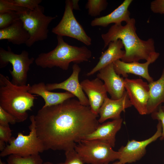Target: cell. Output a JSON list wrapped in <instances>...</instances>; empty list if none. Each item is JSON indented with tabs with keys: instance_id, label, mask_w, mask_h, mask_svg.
Returning <instances> with one entry per match:
<instances>
[{
	"instance_id": "obj_6",
	"label": "cell",
	"mask_w": 164,
	"mask_h": 164,
	"mask_svg": "<svg viewBox=\"0 0 164 164\" xmlns=\"http://www.w3.org/2000/svg\"><path fill=\"white\" fill-rule=\"evenodd\" d=\"M108 144L97 140L84 139L74 149L84 163L109 164L119 159L118 152L114 150Z\"/></svg>"
},
{
	"instance_id": "obj_27",
	"label": "cell",
	"mask_w": 164,
	"mask_h": 164,
	"mask_svg": "<svg viewBox=\"0 0 164 164\" xmlns=\"http://www.w3.org/2000/svg\"><path fill=\"white\" fill-rule=\"evenodd\" d=\"M28 10L29 9L16 5L9 0H0V12L9 11L22 12Z\"/></svg>"
},
{
	"instance_id": "obj_2",
	"label": "cell",
	"mask_w": 164,
	"mask_h": 164,
	"mask_svg": "<svg viewBox=\"0 0 164 164\" xmlns=\"http://www.w3.org/2000/svg\"><path fill=\"white\" fill-rule=\"evenodd\" d=\"M135 24V19L132 18L125 25L121 24L111 26L107 33L101 35L104 43L103 50L110 42L119 39L123 44L125 51L122 61L128 63L148 60L157 53L154 40L152 38L145 40L140 38L136 32Z\"/></svg>"
},
{
	"instance_id": "obj_15",
	"label": "cell",
	"mask_w": 164,
	"mask_h": 164,
	"mask_svg": "<svg viewBox=\"0 0 164 164\" xmlns=\"http://www.w3.org/2000/svg\"><path fill=\"white\" fill-rule=\"evenodd\" d=\"M80 84L84 91L87 96L91 110L98 115L100 109L108 97L104 83L97 77L91 80H84Z\"/></svg>"
},
{
	"instance_id": "obj_3",
	"label": "cell",
	"mask_w": 164,
	"mask_h": 164,
	"mask_svg": "<svg viewBox=\"0 0 164 164\" xmlns=\"http://www.w3.org/2000/svg\"><path fill=\"white\" fill-rule=\"evenodd\" d=\"M31 85L18 86L12 83L7 76L0 73V107L14 116L17 122L28 117L37 95L29 92Z\"/></svg>"
},
{
	"instance_id": "obj_17",
	"label": "cell",
	"mask_w": 164,
	"mask_h": 164,
	"mask_svg": "<svg viewBox=\"0 0 164 164\" xmlns=\"http://www.w3.org/2000/svg\"><path fill=\"white\" fill-rule=\"evenodd\" d=\"M123 122L121 118L100 124L97 128L84 139L99 140L114 147L116 135L120 129Z\"/></svg>"
},
{
	"instance_id": "obj_16",
	"label": "cell",
	"mask_w": 164,
	"mask_h": 164,
	"mask_svg": "<svg viewBox=\"0 0 164 164\" xmlns=\"http://www.w3.org/2000/svg\"><path fill=\"white\" fill-rule=\"evenodd\" d=\"M132 106L126 91L122 97L118 99L113 100L108 97L99 111V123H103L108 119L113 120L121 118V112Z\"/></svg>"
},
{
	"instance_id": "obj_14",
	"label": "cell",
	"mask_w": 164,
	"mask_h": 164,
	"mask_svg": "<svg viewBox=\"0 0 164 164\" xmlns=\"http://www.w3.org/2000/svg\"><path fill=\"white\" fill-rule=\"evenodd\" d=\"M159 55V53L157 52L146 62L143 63L138 62H125L119 60L113 64L116 73L119 75H121L123 77L127 78L128 74L131 73L142 77L150 83L154 80L149 73V67L150 64L156 60Z\"/></svg>"
},
{
	"instance_id": "obj_13",
	"label": "cell",
	"mask_w": 164,
	"mask_h": 164,
	"mask_svg": "<svg viewBox=\"0 0 164 164\" xmlns=\"http://www.w3.org/2000/svg\"><path fill=\"white\" fill-rule=\"evenodd\" d=\"M99 72L97 77L104 81L111 99L117 100L121 97L126 91L124 79L116 73L113 63L101 69Z\"/></svg>"
},
{
	"instance_id": "obj_37",
	"label": "cell",
	"mask_w": 164,
	"mask_h": 164,
	"mask_svg": "<svg viewBox=\"0 0 164 164\" xmlns=\"http://www.w3.org/2000/svg\"><path fill=\"white\" fill-rule=\"evenodd\" d=\"M160 107L161 109L164 111V103L163 104V105H161Z\"/></svg>"
},
{
	"instance_id": "obj_34",
	"label": "cell",
	"mask_w": 164,
	"mask_h": 164,
	"mask_svg": "<svg viewBox=\"0 0 164 164\" xmlns=\"http://www.w3.org/2000/svg\"><path fill=\"white\" fill-rule=\"evenodd\" d=\"M5 143L4 141L0 140V151L1 152L3 151L5 148L6 146Z\"/></svg>"
},
{
	"instance_id": "obj_35",
	"label": "cell",
	"mask_w": 164,
	"mask_h": 164,
	"mask_svg": "<svg viewBox=\"0 0 164 164\" xmlns=\"http://www.w3.org/2000/svg\"><path fill=\"white\" fill-rule=\"evenodd\" d=\"M112 164H125L123 163H121L119 161H117L114 163H113Z\"/></svg>"
},
{
	"instance_id": "obj_10",
	"label": "cell",
	"mask_w": 164,
	"mask_h": 164,
	"mask_svg": "<svg viewBox=\"0 0 164 164\" xmlns=\"http://www.w3.org/2000/svg\"><path fill=\"white\" fill-rule=\"evenodd\" d=\"M162 133L161 122L158 121L157 130L151 137L144 140H129L125 146L118 150L120 156L119 161L125 164L135 162L140 159L145 154L147 146L160 138Z\"/></svg>"
},
{
	"instance_id": "obj_9",
	"label": "cell",
	"mask_w": 164,
	"mask_h": 164,
	"mask_svg": "<svg viewBox=\"0 0 164 164\" xmlns=\"http://www.w3.org/2000/svg\"><path fill=\"white\" fill-rule=\"evenodd\" d=\"M73 10L71 0H66L62 18L57 25L52 29V32L57 36H68L75 39L87 46L90 45L91 39L76 20Z\"/></svg>"
},
{
	"instance_id": "obj_5",
	"label": "cell",
	"mask_w": 164,
	"mask_h": 164,
	"mask_svg": "<svg viewBox=\"0 0 164 164\" xmlns=\"http://www.w3.org/2000/svg\"><path fill=\"white\" fill-rule=\"evenodd\" d=\"M35 115L29 117L31 123L29 134L24 135L18 133L16 138L12 137L5 149L0 153V156L4 157L11 155L25 157L39 154L45 151L44 146L38 136L36 129Z\"/></svg>"
},
{
	"instance_id": "obj_32",
	"label": "cell",
	"mask_w": 164,
	"mask_h": 164,
	"mask_svg": "<svg viewBox=\"0 0 164 164\" xmlns=\"http://www.w3.org/2000/svg\"><path fill=\"white\" fill-rule=\"evenodd\" d=\"M150 9L154 13L164 14V0H155L150 3Z\"/></svg>"
},
{
	"instance_id": "obj_29",
	"label": "cell",
	"mask_w": 164,
	"mask_h": 164,
	"mask_svg": "<svg viewBox=\"0 0 164 164\" xmlns=\"http://www.w3.org/2000/svg\"><path fill=\"white\" fill-rule=\"evenodd\" d=\"M17 122L15 118L0 107V125L9 126Z\"/></svg>"
},
{
	"instance_id": "obj_18",
	"label": "cell",
	"mask_w": 164,
	"mask_h": 164,
	"mask_svg": "<svg viewBox=\"0 0 164 164\" xmlns=\"http://www.w3.org/2000/svg\"><path fill=\"white\" fill-rule=\"evenodd\" d=\"M108 49L102 53L96 65L87 74V76L92 75L101 69L113 63L116 61L121 59L125 54V50H122L124 47L120 39L110 42Z\"/></svg>"
},
{
	"instance_id": "obj_11",
	"label": "cell",
	"mask_w": 164,
	"mask_h": 164,
	"mask_svg": "<svg viewBox=\"0 0 164 164\" xmlns=\"http://www.w3.org/2000/svg\"><path fill=\"white\" fill-rule=\"evenodd\" d=\"M126 91L132 105L139 114H147V105L149 97V83L141 79H124Z\"/></svg>"
},
{
	"instance_id": "obj_26",
	"label": "cell",
	"mask_w": 164,
	"mask_h": 164,
	"mask_svg": "<svg viewBox=\"0 0 164 164\" xmlns=\"http://www.w3.org/2000/svg\"><path fill=\"white\" fill-rule=\"evenodd\" d=\"M66 159L63 162L57 164H84L74 149L65 151Z\"/></svg>"
},
{
	"instance_id": "obj_33",
	"label": "cell",
	"mask_w": 164,
	"mask_h": 164,
	"mask_svg": "<svg viewBox=\"0 0 164 164\" xmlns=\"http://www.w3.org/2000/svg\"><path fill=\"white\" fill-rule=\"evenodd\" d=\"M72 7L73 9L78 10L80 9L79 6L78 4L79 0H71Z\"/></svg>"
},
{
	"instance_id": "obj_1",
	"label": "cell",
	"mask_w": 164,
	"mask_h": 164,
	"mask_svg": "<svg viewBox=\"0 0 164 164\" xmlns=\"http://www.w3.org/2000/svg\"><path fill=\"white\" fill-rule=\"evenodd\" d=\"M90 106L73 98L57 105L42 107L35 115L37 135L45 150L74 149L99 125Z\"/></svg>"
},
{
	"instance_id": "obj_22",
	"label": "cell",
	"mask_w": 164,
	"mask_h": 164,
	"mask_svg": "<svg viewBox=\"0 0 164 164\" xmlns=\"http://www.w3.org/2000/svg\"><path fill=\"white\" fill-rule=\"evenodd\" d=\"M149 84V97L147 105V114H151L164 103V67L160 78Z\"/></svg>"
},
{
	"instance_id": "obj_23",
	"label": "cell",
	"mask_w": 164,
	"mask_h": 164,
	"mask_svg": "<svg viewBox=\"0 0 164 164\" xmlns=\"http://www.w3.org/2000/svg\"><path fill=\"white\" fill-rule=\"evenodd\" d=\"M8 164H43L39 154L22 157L14 155L9 156L7 159Z\"/></svg>"
},
{
	"instance_id": "obj_4",
	"label": "cell",
	"mask_w": 164,
	"mask_h": 164,
	"mask_svg": "<svg viewBox=\"0 0 164 164\" xmlns=\"http://www.w3.org/2000/svg\"><path fill=\"white\" fill-rule=\"evenodd\" d=\"M57 44L53 50L38 55L35 60L36 65L43 68L58 67L67 70L70 63L87 61L92 56L90 50L85 46L70 45L65 42L62 36H57Z\"/></svg>"
},
{
	"instance_id": "obj_8",
	"label": "cell",
	"mask_w": 164,
	"mask_h": 164,
	"mask_svg": "<svg viewBox=\"0 0 164 164\" xmlns=\"http://www.w3.org/2000/svg\"><path fill=\"white\" fill-rule=\"evenodd\" d=\"M35 60L33 57L29 58V53L23 50L19 54L15 53L9 46L7 50L0 48V68H2L10 63L12 70H9L13 84L18 86L27 84L28 73L30 65Z\"/></svg>"
},
{
	"instance_id": "obj_24",
	"label": "cell",
	"mask_w": 164,
	"mask_h": 164,
	"mask_svg": "<svg viewBox=\"0 0 164 164\" xmlns=\"http://www.w3.org/2000/svg\"><path fill=\"white\" fill-rule=\"evenodd\" d=\"M108 5L106 0H88L85 5L88 14L92 17L99 15L101 12L105 10Z\"/></svg>"
},
{
	"instance_id": "obj_38",
	"label": "cell",
	"mask_w": 164,
	"mask_h": 164,
	"mask_svg": "<svg viewBox=\"0 0 164 164\" xmlns=\"http://www.w3.org/2000/svg\"><path fill=\"white\" fill-rule=\"evenodd\" d=\"M0 164H5L4 162H3L2 160L0 159Z\"/></svg>"
},
{
	"instance_id": "obj_36",
	"label": "cell",
	"mask_w": 164,
	"mask_h": 164,
	"mask_svg": "<svg viewBox=\"0 0 164 164\" xmlns=\"http://www.w3.org/2000/svg\"><path fill=\"white\" fill-rule=\"evenodd\" d=\"M43 164H53V163L50 162H44Z\"/></svg>"
},
{
	"instance_id": "obj_12",
	"label": "cell",
	"mask_w": 164,
	"mask_h": 164,
	"mask_svg": "<svg viewBox=\"0 0 164 164\" xmlns=\"http://www.w3.org/2000/svg\"><path fill=\"white\" fill-rule=\"evenodd\" d=\"M72 73L64 81L60 83H47L46 88L49 91L62 89L68 91L76 97L83 105L90 106L88 98L85 95L79 80V76L81 68L76 63L72 67Z\"/></svg>"
},
{
	"instance_id": "obj_30",
	"label": "cell",
	"mask_w": 164,
	"mask_h": 164,
	"mask_svg": "<svg viewBox=\"0 0 164 164\" xmlns=\"http://www.w3.org/2000/svg\"><path fill=\"white\" fill-rule=\"evenodd\" d=\"M151 114L153 119L157 120L161 122L162 126V133L160 139L164 140V111L161 109L160 105Z\"/></svg>"
},
{
	"instance_id": "obj_31",
	"label": "cell",
	"mask_w": 164,
	"mask_h": 164,
	"mask_svg": "<svg viewBox=\"0 0 164 164\" xmlns=\"http://www.w3.org/2000/svg\"><path fill=\"white\" fill-rule=\"evenodd\" d=\"M12 131L9 125H0V140L9 143L12 138Z\"/></svg>"
},
{
	"instance_id": "obj_21",
	"label": "cell",
	"mask_w": 164,
	"mask_h": 164,
	"mask_svg": "<svg viewBox=\"0 0 164 164\" xmlns=\"http://www.w3.org/2000/svg\"><path fill=\"white\" fill-rule=\"evenodd\" d=\"M30 35L19 19L5 28L0 29V40L7 39L14 45L26 44Z\"/></svg>"
},
{
	"instance_id": "obj_20",
	"label": "cell",
	"mask_w": 164,
	"mask_h": 164,
	"mask_svg": "<svg viewBox=\"0 0 164 164\" xmlns=\"http://www.w3.org/2000/svg\"><path fill=\"white\" fill-rule=\"evenodd\" d=\"M29 92L32 94L41 97L45 102V104L43 106L44 107L57 105L68 99L75 97L73 94L68 91L55 92L48 91L46 88V84L43 82L32 84L31 86Z\"/></svg>"
},
{
	"instance_id": "obj_7",
	"label": "cell",
	"mask_w": 164,
	"mask_h": 164,
	"mask_svg": "<svg viewBox=\"0 0 164 164\" xmlns=\"http://www.w3.org/2000/svg\"><path fill=\"white\" fill-rule=\"evenodd\" d=\"M44 8L39 5L33 10L17 12L30 35V38L25 44L28 47L48 38L49 25L56 17L46 15L44 14Z\"/></svg>"
},
{
	"instance_id": "obj_28",
	"label": "cell",
	"mask_w": 164,
	"mask_h": 164,
	"mask_svg": "<svg viewBox=\"0 0 164 164\" xmlns=\"http://www.w3.org/2000/svg\"><path fill=\"white\" fill-rule=\"evenodd\" d=\"M11 3L20 6L34 10L42 1V0H9Z\"/></svg>"
},
{
	"instance_id": "obj_25",
	"label": "cell",
	"mask_w": 164,
	"mask_h": 164,
	"mask_svg": "<svg viewBox=\"0 0 164 164\" xmlns=\"http://www.w3.org/2000/svg\"><path fill=\"white\" fill-rule=\"evenodd\" d=\"M19 19V15L17 12L9 11L0 12V29L9 26Z\"/></svg>"
},
{
	"instance_id": "obj_19",
	"label": "cell",
	"mask_w": 164,
	"mask_h": 164,
	"mask_svg": "<svg viewBox=\"0 0 164 164\" xmlns=\"http://www.w3.org/2000/svg\"><path fill=\"white\" fill-rule=\"evenodd\" d=\"M132 1L125 0L111 13L105 16L95 18L91 22V26L106 27L111 23L119 24H121L123 22H128L131 19L128 9Z\"/></svg>"
}]
</instances>
